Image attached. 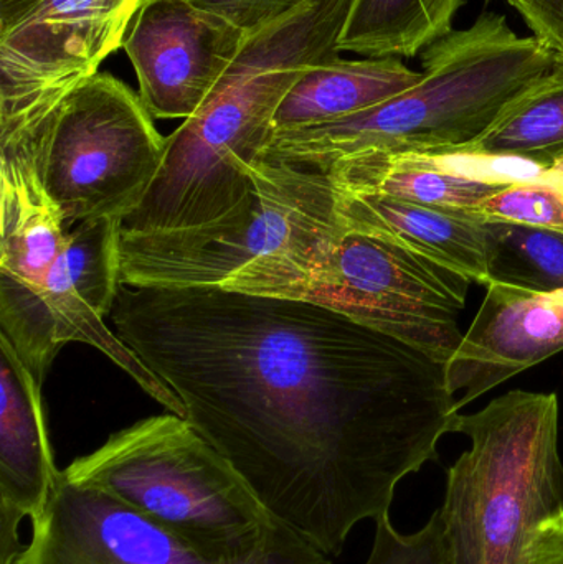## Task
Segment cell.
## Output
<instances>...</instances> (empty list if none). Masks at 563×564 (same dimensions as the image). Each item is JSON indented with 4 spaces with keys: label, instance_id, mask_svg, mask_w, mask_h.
<instances>
[{
    "label": "cell",
    "instance_id": "cell-1",
    "mask_svg": "<svg viewBox=\"0 0 563 564\" xmlns=\"http://www.w3.org/2000/svg\"><path fill=\"white\" fill-rule=\"evenodd\" d=\"M111 321L268 512L331 560L458 416L445 365L313 302L121 284Z\"/></svg>",
    "mask_w": 563,
    "mask_h": 564
},
{
    "label": "cell",
    "instance_id": "cell-2",
    "mask_svg": "<svg viewBox=\"0 0 563 564\" xmlns=\"http://www.w3.org/2000/svg\"><path fill=\"white\" fill-rule=\"evenodd\" d=\"M555 59L505 15L485 13L423 50L422 78L412 88L337 121L273 131L258 161L324 174L360 155L455 154L486 134Z\"/></svg>",
    "mask_w": 563,
    "mask_h": 564
},
{
    "label": "cell",
    "instance_id": "cell-3",
    "mask_svg": "<svg viewBox=\"0 0 563 564\" xmlns=\"http://www.w3.org/2000/svg\"><path fill=\"white\" fill-rule=\"evenodd\" d=\"M472 280L379 235L347 228L323 202L267 257L220 288L333 308L446 365L463 338Z\"/></svg>",
    "mask_w": 563,
    "mask_h": 564
},
{
    "label": "cell",
    "instance_id": "cell-4",
    "mask_svg": "<svg viewBox=\"0 0 563 564\" xmlns=\"http://www.w3.org/2000/svg\"><path fill=\"white\" fill-rule=\"evenodd\" d=\"M555 393L515 390L455 417L468 437L439 510L450 564H521L529 536L563 509Z\"/></svg>",
    "mask_w": 563,
    "mask_h": 564
},
{
    "label": "cell",
    "instance_id": "cell-5",
    "mask_svg": "<svg viewBox=\"0 0 563 564\" xmlns=\"http://www.w3.org/2000/svg\"><path fill=\"white\" fill-rule=\"evenodd\" d=\"M62 474L212 560L248 555L280 522L237 469L185 417L172 413L111 434Z\"/></svg>",
    "mask_w": 563,
    "mask_h": 564
},
{
    "label": "cell",
    "instance_id": "cell-6",
    "mask_svg": "<svg viewBox=\"0 0 563 564\" xmlns=\"http://www.w3.org/2000/svg\"><path fill=\"white\" fill-rule=\"evenodd\" d=\"M164 152L165 138L139 95L109 73L76 85L36 135L40 177L66 230L131 214L151 188Z\"/></svg>",
    "mask_w": 563,
    "mask_h": 564
},
{
    "label": "cell",
    "instance_id": "cell-7",
    "mask_svg": "<svg viewBox=\"0 0 563 564\" xmlns=\"http://www.w3.org/2000/svg\"><path fill=\"white\" fill-rule=\"evenodd\" d=\"M121 284L119 220L83 221L66 231L62 253L40 291H0V334L40 384L59 348L82 341L108 355L169 413L185 417L181 398L106 327Z\"/></svg>",
    "mask_w": 563,
    "mask_h": 564
},
{
    "label": "cell",
    "instance_id": "cell-8",
    "mask_svg": "<svg viewBox=\"0 0 563 564\" xmlns=\"http://www.w3.org/2000/svg\"><path fill=\"white\" fill-rule=\"evenodd\" d=\"M258 195L228 220L194 230L121 235V282L131 288H212L277 251L333 191L324 174L255 164Z\"/></svg>",
    "mask_w": 563,
    "mask_h": 564
},
{
    "label": "cell",
    "instance_id": "cell-9",
    "mask_svg": "<svg viewBox=\"0 0 563 564\" xmlns=\"http://www.w3.org/2000/svg\"><path fill=\"white\" fill-rule=\"evenodd\" d=\"M300 533L278 522L263 542L237 558L212 560L118 500L73 486L59 470L32 539L13 564H331Z\"/></svg>",
    "mask_w": 563,
    "mask_h": 564
},
{
    "label": "cell",
    "instance_id": "cell-10",
    "mask_svg": "<svg viewBox=\"0 0 563 564\" xmlns=\"http://www.w3.org/2000/svg\"><path fill=\"white\" fill-rule=\"evenodd\" d=\"M144 0H43L0 36V119L66 96L124 43Z\"/></svg>",
    "mask_w": 563,
    "mask_h": 564
},
{
    "label": "cell",
    "instance_id": "cell-11",
    "mask_svg": "<svg viewBox=\"0 0 563 564\" xmlns=\"http://www.w3.org/2000/svg\"><path fill=\"white\" fill-rule=\"evenodd\" d=\"M251 32L187 0H144L124 46L152 118H194L234 65Z\"/></svg>",
    "mask_w": 563,
    "mask_h": 564
},
{
    "label": "cell",
    "instance_id": "cell-12",
    "mask_svg": "<svg viewBox=\"0 0 563 564\" xmlns=\"http://www.w3.org/2000/svg\"><path fill=\"white\" fill-rule=\"evenodd\" d=\"M562 350L563 295L489 284L475 321L445 365L456 411Z\"/></svg>",
    "mask_w": 563,
    "mask_h": 564
},
{
    "label": "cell",
    "instance_id": "cell-13",
    "mask_svg": "<svg viewBox=\"0 0 563 564\" xmlns=\"http://www.w3.org/2000/svg\"><path fill=\"white\" fill-rule=\"evenodd\" d=\"M40 387L0 334V564L17 562L20 525L42 517L58 479Z\"/></svg>",
    "mask_w": 563,
    "mask_h": 564
},
{
    "label": "cell",
    "instance_id": "cell-14",
    "mask_svg": "<svg viewBox=\"0 0 563 564\" xmlns=\"http://www.w3.org/2000/svg\"><path fill=\"white\" fill-rule=\"evenodd\" d=\"M48 112L0 132V291H40L65 245L68 230L36 162V135Z\"/></svg>",
    "mask_w": 563,
    "mask_h": 564
},
{
    "label": "cell",
    "instance_id": "cell-15",
    "mask_svg": "<svg viewBox=\"0 0 563 564\" xmlns=\"http://www.w3.org/2000/svg\"><path fill=\"white\" fill-rule=\"evenodd\" d=\"M334 192L337 217L347 228L379 235L473 282L488 284L485 221L469 212L429 207L372 192L336 187Z\"/></svg>",
    "mask_w": 563,
    "mask_h": 564
},
{
    "label": "cell",
    "instance_id": "cell-16",
    "mask_svg": "<svg viewBox=\"0 0 563 564\" xmlns=\"http://www.w3.org/2000/svg\"><path fill=\"white\" fill-rule=\"evenodd\" d=\"M462 154H372L324 172L340 191L372 192L445 210H473L521 178L486 174L459 164Z\"/></svg>",
    "mask_w": 563,
    "mask_h": 564
},
{
    "label": "cell",
    "instance_id": "cell-17",
    "mask_svg": "<svg viewBox=\"0 0 563 564\" xmlns=\"http://www.w3.org/2000/svg\"><path fill=\"white\" fill-rule=\"evenodd\" d=\"M422 73L399 58L344 59L311 66L274 112L273 131L337 121L412 88Z\"/></svg>",
    "mask_w": 563,
    "mask_h": 564
},
{
    "label": "cell",
    "instance_id": "cell-18",
    "mask_svg": "<svg viewBox=\"0 0 563 564\" xmlns=\"http://www.w3.org/2000/svg\"><path fill=\"white\" fill-rule=\"evenodd\" d=\"M465 0H353L339 52L366 58H413L453 32Z\"/></svg>",
    "mask_w": 563,
    "mask_h": 564
},
{
    "label": "cell",
    "instance_id": "cell-19",
    "mask_svg": "<svg viewBox=\"0 0 563 564\" xmlns=\"http://www.w3.org/2000/svg\"><path fill=\"white\" fill-rule=\"evenodd\" d=\"M455 154L511 159L539 171L563 169V56L557 55L552 72L511 102L486 134Z\"/></svg>",
    "mask_w": 563,
    "mask_h": 564
},
{
    "label": "cell",
    "instance_id": "cell-20",
    "mask_svg": "<svg viewBox=\"0 0 563 564\" xmlns=\"http://www.w3.org/2000/svg\"><path fill=\"white\" fill-rule=\"evenodd\" d=\"M488 284L563 295V231L485 221Z\"/></svg>",
    "mask_w": 563,
    "mask_h": 564
},
{
    "label": "cell",
    "instance_id": "cell-21",
    "mask_svg": "<svg viewBox=\"0 0 563 564\" xmlns=\"http://www.w3.org/2000/svg\"><path fill=\"white\" fill-rule=\"evenodd\" d=\"M466 212L481 221L563 231V169L511 182L485 204Z\"/></svg>",
    "mask_w": 563,
    "mask_h": 564
},
{
    "label": "cell",
    "instance_id": "cell-22",
    "mask_svg": "<svg viewBox=\"0 0 563 564\" xmlns=\"http://www.w3.org/2000/svg\"><path fill=\"white\" fill-rule=\"evenodd\" d=\"M366 564H450L439 510L412 535L400 533L390 513L377 519L373 545Z\"/></svg>",
    "mask_w": 563,
    "mask_h": 564
},
{
    "label": "cell",
    "instance_id": "cell-23",
    "mask_svg": "<svg viewBox=\"0 0 563 564\" xmlns=\"http://www.w3.org/2000/svg\"><path fill=\"white\" fill-rule=\"evenodd\" d=\"M207 12L217 13L247 32H255L283 17L304 0H187Z\"/></svg>",
    "mask_w": 563,
    "mask_h": 564
},
{
    "label": "cell",
    "instance_id": "cell-24",
    "mask_svg": "<svg viewBox=\"0 0 563 564\" xmlns=\"http://www.w3.org/2000/svg\"><path fill=\"white\" fill-rule=\"evenodd\" d=\"M522 17L535 39L555 55L563 56V0H508Z\"/></svg>",
    "mask_w": 563,
    "mask_h": 564
},
{
    "label": "cell",
    "instance_id": "cell-25",
    "mask_svg": "<svg viewBox=\"0 0 563 564\" xmlns=\"http://www.w3.org/2000/svg\"><path fill=\"white\" fill-rule=\"evenodd\" d=\"M521 564H563V509L532 532Z\"/></svg>",
    "mask_w": 563,
    "mask_h": 564
},
{
    "label": "cell",
    "instance_id": "cell-26",
    "mask_svg": "<svg viewBox=\"0 0 563 564\" xmlns=\"http://www.w3.org/2000/svg\"><path fill=\"white\" fill-rule=\"evenodd\" d=\"M43 0H0V36L25 22Z\"/></svg>",
    "mask_w": 563,
    "mask_h": 564
}]
</instances>
